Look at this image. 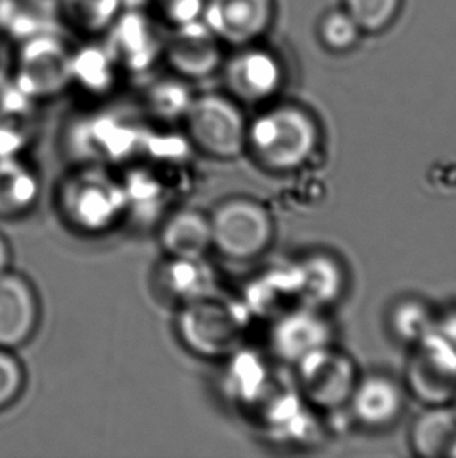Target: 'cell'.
I'll list each match as a JSON object with an SVG mask.
<instances>
[{
	"label": "cell",
	"instance_id": "6da1fadb",
	"mask_svg": "<svg viewBox=\"0 0 456 458\" xmlns=\"http://www.w3.org/2000/svg\"><path fill=\"white\" fill-rule=\"evenodd\" d=\"M319 127L313 114L297 104L269 106L247 127V150L261 166L283 173L302 166L315 152Z\"/></svg>",
	"mask_w": 456,
	"mask_h": 458
},
{
	"label": "cell",
	"instance_id": "7a4b0ae2",
	"mask_svg": "<svg viewBox=\"0 0 456 458\" xmlns=\"http://www.w3.org/2000/svg\"><path fill=\"white\" fill-rule=\"evenodd\" d=\"M182 124L190 143L211 158L233 160L247 150L249 121L225 91L196 93Z\"/></svg>",
	"mask_w": 456,
	"mask_h": 458
},
{
	"label": "cell",
	"instance_id": "3957f363",
	"mask_svg": "<svg viewBox=\"0 0 456 458\" xmlns=\"http://www.w3.org/2000/svg\"><path fill=\"white\" fill-rule=\"evenodd\" d=\"M129 208L123 183L99 169L72 174L62 186L60 210L66 223L87 235L113 229Z\"/></svg>",
	"mask_w": 456,
	"mask_h": 458
},
{
	"label": "cell",
	"instance_id": "277c9868",
	"mask_svg": "<svg viewBox=\"0 0 456 458\" xmlns=\"http://www.w3.org/2000/svg\"><path fill=\"white\" fill-rule=\"evenodd\" d=\"M72 46L56 31H38L16 44L12 81L31 99H54L71 87Z\"/></svg>",
	"mask_w": 456,
	"mask_h": 458
},
{
	"label": "cell",
	"instance_id": "5b68a950",
	"mask_svg": "<svg viewBox=\"0 0 456 458\" xmlns=\"http://www.w3.org/2000/svg\"><path fill=\"white\" fill-rule=\"evenodd\" d=\"M208 216L213 250L228 260H253L271 244L274 236L271 215L253 199H225Z\"/></svg>",
	"mask_w": 456,
	"mask_h": 458
},
{
	"label": "cell",
	"instance_id": "8992f818",
	"mask_svg": "<svg viewBox=\"0 0 456 458\" xmlns=\"http://www.w3.org/2000/svg\"><path fill=\"white\" fill-rule=\"evenodd\" d=\"M219 77L224 91L241 106H263L282 91L286 72L280 56L259 41L230 49Z\"/></svg>",
	"mask_w": 456,
	"mask_h": 458
},
{
	"label": "cell",
	"instance_id": "52a82bcc",
	"mask_svg": "<svg viewBox=\"0 0 456 458\" xmlns=\"http://www.w3.org/2000/svg\"><path fill=\"white\" fill-rule=\"evenodd\" d=\"M165 33L148 8L123 10L102 35L123 75H148L161 64Z\"/></svg>",
	"mask_w": 456,
	"mask_h": 458
},
{
	"label": "cell",
	"instance_id": "ba28073f",
	"mask_svg": "<svg viewBox=\"0 0 456 458\" xmlns=\"http://www.w3.org/2000/svg\"><path fill=\"white\" fill-rule=\"evenodd\" d=\"M225 54V46L200 19L183 27L167 29L161 64L167 72L196 85L219 75Z\"/></svg>",
	"mask_w": 456,
	"mask_h": 458
},
{
	"label": "cell",
	"instance_id": "9c48e42d",
	"mask_svg": "<svg viewBox=\"0 0 456 458\" xmlns=\"http://www.w3.org/2000/svg\"><path fill=\"white\" fill-rule=\"evenodd\" d=\"M405 377L413 396L428 407L455 401L456 352L438 330L414 344Z\"/></svg>",
	"mask_w": 456,
	"mask_h": 458
},
{
	"label": "cell",
	"instance_id": "30bf717a",
	"mask_svg": "<svg viewBox=\"0 0 456 458\" xmlns=\"http://www.w3.org/2000/svg\"><path fill=\"white\" fill-rule=\"evenodd\" d=\"M300 396L316 409L336 410L350 401L357 369L347 355L322 347L297 363Z\"/></svg>",
	"mask_w": 456,
	"mask_h": 458
},
{
	"label": "cell",
	"instance_id": "8fae6325",
	"mask_svg": "<svg viewBox=\"0 0 456 458\" xmlns=\"http://www.w3.org/2000/svg\"><path fill=\"white\" fill-rule=\"evenodd\" d=\"M277 18V0H207L202 21L213 35L236 49L259 43Z\"/></svg>",
	"mask_w": 456,
	"mask_h": 458
},
{
	"label": "cell",
	"instance_id": "7c38bea8",
	"mask_svg": "<svg viewBox=\"0 0 456 458\" xmlns=\"http://www.w3.org/2000/svg\"><path fill=\"white\" fill-rule=\"evenodd\" d=\"M41 302L37 288L22 274H0V347L16 351L37 334Z\"/></svg>",
	"mask_w": 456,
	"mask_h": 458
},
{
	"label": "cell",
	"instance_id": "4fadbf2b",
	"mask_svg": "<svg viewBox=\"0 0 456 458\" xmlns=\"http://www.w3.org/2000/svg\"><path fill=\"white\" fill-rule=\"evenodd\" d=\"M330 327L315 309H292L277 319L272 332V346L280 359L297 365L309 353L328 346Z\"/></svg>",
	"mask_w": 456,
	"mask_h": 458
},
{
	"label": "cell",
	"instance_id": "5bb4252c",
	"mask_svg": "<svg viewBox=\"0 0 456 458\" xmlns=\"http://www.w3.org/2000/svg\"><path fill=\"white\" fill-rule=\"evenodd\" d=\"M158 238L169 259H207L213 250L210 216L194 208L173 211L161 224Z\"/></svg>",
	"mask_w": 456,
	"mask_h": 458
},
{
	"label": "cell",
	"instance_id": "9a60e30c",
	"mask_svg": "<svg viewBox=\"0 0 456 458\" xmlns=\"http://www.w3.org/2000/svg\"><path fill=\"white\" fill-rule=\"evenodd\" d=\"M233 319L219 305L211 304L210 298L185 305L180 318L182 335L188 346L198 352L219 353L232 347L236 341Z\"/></svg>",
	"mask_w": 456,
	"mask_h": 458
},
{
	"label": "cell",
	"instance_id": "2e32d148",
	"mask_svg": "<svg viewBox=\"0 0 456 458\" xmlns=\"http://www.w3.org/2000/svg\"><path fill=\"white\" fill-rule=\"evenodd\" d=\"M123 74L110 50L97 38L72 46L71 55V87L79 88L94 98L114 93Z\"/></svg>",
	"mask_w": 456,
	"mask_h": 458
},
{
	"label": "cell",
	"instance_id": "e0dca14e",
	"mask_svg": "<svg viewBox=\"0 0 456 458\" xmlns=\"http://www.w3.org/2000/svg\"><path fill=\"white\" fill-rule=\"evenodd\" d=\"M349 403L358 421L369 428H386L403 409L401 386L383 376H370L357 384Z\"/></svg>",
	"mask_w": 456,
	"mask_h": 458
},
{
	"label": "cell",
	"instance_id": "ac0fdd59",
	"mask_svg": "<svg viewBox=\"0 0 456 458\" xmlns=\"http://www.w3.org/2000/svg\"><path fill=\"white\" fill-rule=\"evenodd\" d=\"M299 304L319 309L340 298L342 271L338 263L325 255H311L292 267Z\"/></svg>",
	"mask_w": 456,
	"mask_h": 458
},
{
	"label": "cell",
	"instance_id": "d6986e66",
	"mask_svg": "<svg viewBox=\"0 0 456 458\" xmlns=\"http://www.w3.org/2000/svg\"><path fill=\"white\" fill-rule=\"evenodd\" d=\"M41 183L19 155L0 157V217L24 216L37 205Z\"/></svg>",
	"mask_w": 456,
	"mask_h": 458
},
{
	"label": "cell",
	"instance_id": "ffe728a7",
	"mask_svg": "<svg viewBox=\"0 0 456 458\" xmlns=\"http://www.w3.org/2000/svg\"><path fill=\"white\" fill-rule=\"evenodd\" d=\"M194 96L192 83L166 71V74L154 77L146 83L142 106L155 121L173 124L183 121Z\"/></svg>",
	"mask_w": 456,
	"mask_h": 458
},
{
	"label": "cell",
	"instance_id": "44dd1931",
	"mask_svg": "<svg viewBox=\"0 0 456 458\" xmlns=\"http://www.w3.org/2000/svg\"><path fill=\"white\" fill-rule=\"evenodd\" d=\"M411 445L422 457H452L456 447V409L436 405L411 428Z\"/></svg>",
	"mask_w": 456,
	"mask_h": 458
},
{
	"label": "cell",
	"instance_id": "7402d4cb",
	"mask_svg": "<svg viewBox=\"0 0 456 458\" xmlns=\"http://www.w3.org/2000/svg\"><path fill=\"white\" fill-rule=\"evenodd\" d=\"M166 259L167 261L161 269L160 282L165 292L171 294V298L177 299L185 305L210 298L213 274L210 267H207L205 259Z\"/></svg>",
	"mask_w": 456,
	"mask_h": 458
},
{
	"label": "cell",
	"instance_id": "603a6c76",
	"mask_svg": "<svg viewBox=\"0 0 456 458\" xmlns=\"http://www.w3.org/2000/svg\"><path fill=\"white\" fill-rule=\"evenodd\" d=\"M122 12L121 0H63L56 19L79 35L97 38Z\"/></svg>",
	"mask_w": 456,
	"mask_h": 458
},
{
	"label": "cell",
	"instance_id": "cb8c5ba5",
	"mask_svg": "<svg viewBox=\"0 0 456 458\" xmlns=\"http://www.w3.org/2000/svg\"><path fill=\"white\" fill-rule=\"evenodd\" d=\"M364 33L344 8L328 10L317 24L322 46L334 54H345L357 47Z\"/></svg>",
	"mask_w": 456,
	"mask_h": 458
},
{
	"label": "cell",
	"instance_id": "d4e9b609",
	"mask_svg": "<svg viewBox=\"0 0 456 458\" xmlns=\"http://www.w3.org/2000/svg\"><path fill=\"white\" fill-rule=\"evenodd\" d=\"M403 0H342V8L355 19L363 33L376 35L394 24Z\"/></svg>",
	"mask_w": 456,
	"mask_h": 458
},
{
	"label": "cell",
	"instance_id": "484cf974",
	"mask_svg": "<svg viewBox=\"0 0 456 458\" xmlns=\"http://www.w3.org/2000/svg\"><path fill=\"white\" fill-rule=\"evenodd\" d=\"M391 326L401 340L416 344L438 330V322L426 305L407 301L395 307L391 316Z\"/></svg>",
	"mask_w": 456,
	"mask_h": 458
},
{
	"label": "cell",
	"instance_id": "4316f807",
	"mask_svg": "<svg viewBox=\"0 0 456 458\" xmlns=\"http://www.w3.org/2000/svg\"><path fill=\"white\" fill-rule=\"evenodd\" d=\"M207 0H150L155 18L166 29L198 22L204 14Z\"/></svg>",
	"mask_w": 456,
	"mask_h": 458
},
{
	"label": "cell",
	"instance_id": "83f0119b",
	"mask_svg": "<svg viewBox=\"0 0 456 458\" xmlns=\"http://www.w3.org/2000/svg\"><path fill=\"white\" fill-rule=\"evenodd\" d=\"M25 368L12 349L0 347V410L18 401L25 388Z\"/></svg>",
	"mask_w": 456,
	"mask_h": 458
},
{
	"label": "cell",
	"instance_id": "f1b7e54d",
	"mask_svg": "<svg viewBox=\"0 0 456 458\" xmlns=\"http://www.w3.org/2000/svg\"><path fill=\"white\" fill-rule=\"evenodd\" d=\"M14 54H16V44L4 33H0V88L12 81Z\"/></svg>",
	"mask_w": 456,
	"mask_h": 458
},
{
	"label": "cell",
	"instance_id": "f546056e",
	"mask_svg": "<svg viewBox=\"0 0 456 458\" xmlns=\"http://www.w3.org/2000/svg\"><path fill=\"white\" fill-rule=\"evenodd\" d=\"M24 2L35 12L41 13L47 18L56 19V13H58L63 0H24Z\"/></svg>",
	"mask_w": 456,
	"mask_h": 458
},
{
	"label": "cell",
	"instance_id": "4dcf8cb0",
	"mask_svg": "<svg viewBox=\"0 0 456 458\" xmlns=\"http://www.w3.org/2000/svg\"><path fill=\"white\" fill-rule=\"evenodd\" d=\"M438 332L449 341L456 352V311L452 315L445 316L443 321H438Z\"/></svg>",
	"mask_w": 456,
	"mask_h": 458
},
{
	"label": "cell",
	"instance_id": "1f68e13d",
	"mask_svg": "<svg viewBox=\"0 0 456 458\" xmlns=\"http://www.w3.org/2000/svg\"><path fill=\"white\" fill-rule=\"evenodd\" d=\"M12 269V248L5 236L0 232V274Z\"/></svg>",
	"mask_w": 456,
	"mask_h": 458
},
{
	"label": "cell",
	"instance_id": "d6a6232c",
	"mask_svg": "<svg viewBox=\"0 0 456 458\" xmlns=\"http://www.w3.org/2000/svg\"><path fill=\"white\" fill-rule=\"evenodd\" d=\"M452 457H456V447H455V451H453V454H452Z\"/></svg>",
	"mask_w": 456,
	"mask_h": 458
},
{
	"label": "cell",
	"instance_id": "836d02e7",
	"mask_svg": "<svg viewBox=\"0 0 456 458\" xmlns=\"http://www.w3.org/2000/svg\"><path fill=\"white\" fill-rule=\"evenodd\" d=\"M455 403H456V397H455Z\"/></svg>",
	"mask_w": 456,
	"mask_h": 458
}]
</instances>
